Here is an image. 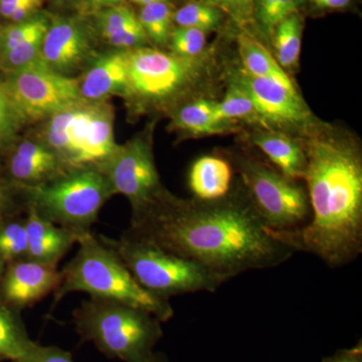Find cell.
I'll list each match as a JSON object with an SVG mask.
<instances>
[{
  "instance_id": "obj_1",
  "label": "cell",
  "mask_w": 362,
  "mask_h": 362,
  "mask_svg": "<svg viewBox=\"0 0 362 362\" xmlns=\"http://www.w3.org/2000/svg\"><path fill=\"white\" fill-rule=\"evenodd\" d=\"M125 233L199 264L225 283L246 272L276 268L295 254L272 237L242 182L214 201H185L163 188L133 209Z\"/></svg>"
},
{
  "instance_id": "obj_2",
  "label": "cell",
  "mask_w": 362,
  "mask_h": 362,
  "mask_svg": "<svg viewBox=\"0 0 362 362\" xmlns=\"http://www.w3.org/2000/svg\"><path fill=\"white\" fill-rule=\"evenodd\" d=\"M304 180L311 216L303 228L275 232L274 239L295 252L314 255L330 268L354 263L362 254V157L349 138H307Z\"/></svg>"
},
{
  "instance_id": "obj_3",
  "label": "cell",
  "mask_w": 362,
  "mask_h": 362,
  "mask_svg": "<svg viewBox=\"0 0 362 362\" xmlns=\"http://www.w3.org/2000/svg\"><path fill=\"white\" fill-rule=\"evenodd\" d=\"M78 250L61 270L62 281L54 294V305L70 293H87L90 297L113 300L142 309L168 322L173 305L142 287L118 254L92 232L81 235Z\"/></svg>"
},
{
  "instance_id": "obj_4",
  "label": "cell",
  "mask_w": 362,
  "mask_h": 362,
  "mask_svg": "<svg viewBox=\"0 0 362 362\" xmlns=\"http://www.w3.org/2000/svg\"><path fill=\"white\" fill-rule=\"evenodd\" d=\"M73 323L81 341L123 362H148L164 335L161 321L149 312L94 297L74 310Z\"/></svg>"
},
{
  "instance_id": "obj_5",
  "label": "cell",
  "mask_w": 362,
  "mask_h": 362,
  "mask_svg": "<svg viewBox=\"0 0 362 362\" xmlns=\"http://www.w3.org/2000/svg\"><path fill=\"white\" fill-rule=\"evenodd\" d=\"M122 259L144 289L169 300L180 295L216 292L223 281L199 264L180 258L125 232L119 239L99 235Z\"/></svg>"
},
{
  "instance_id": "obj_6",
  "label": "cell",
  "mask_w": 362,
  "mask_h": 362,
  "mask_svg": "<svg viewBox=\"0 0 362 362\" xmlns=\"http://www.w3.org/2000/svg\"><path fill=\"white\" fill-rule=\"evenodd\" d=\"M21 187L26 206L80 237L90 233L102 207L115 194L96 168L76 169L44 185Z\"/></svg>"
},
{
  "instance_id": "obj_7",
  "label": "cell",
  "mask_w": 362,
  "mask_h": 362,
  "mask_svg": "<svg viewBox=\"0 0 362 362\" xmlns=\"http://www.w3.org/2000/svg\"><path fill=\"white\" fill-rule=\"evenodd\" d=\"M242 185L267 228L289 232L303 228L311 216L306 188L264 162L235 158Z\"/></svg>"
},
{
  "instance_id": "obj_8",
  "label": "cell",
  "mask_w": 362,
  "mask_h": 362,
  "mask_svg": "<svg viewBox=\"0 0 362 362\" xmlns=\"http://www.w3.org/2000/svg\"><path fill=\"white\" fill-rule=\"evenodd\" d=\"M4 88L23 121L52 117L84 102L78 81L51 70L42 59L11 73Z\"/></svg>"
},
{
  "instance_id": "obj_9",
  "label": "cell",
  "mask_w": 362,
  "mask_h": 362,
  "mask_svg": "<svg viewBox=\"0 0 362 362\" xmlns=\"http://www.w3.org/2000/svg\"><path fill=\"white\" fill-rule=\"evenodd\" d=\"M199 58H182L148 47L129 49V94L147 102L175 96L201 77L204 63Z\"/></svg>"
},
{
  "instance_id": "obj_10",
  "label": "cell",
  "mask_w": 362,
  "mask_h": 362,
  "mask_svg": "<svg viewBox=\"0 0 362 362\" xmlns=\"http://www.w3.org/2000/svg\"><path fill=\"white\" fill-rule=\"evenodd\" d=\"M97 169L106 176L114 194L129 199L132 211L148 204L163 189L151 144L144 138L117 147Z\"/></svg>"
},
{
  "instance_id": "obj_11",
  "label": "cell",
  "mask_w": 362,
  "mask_h": 362,
  "mask_svg": "<svg viewBox=\"0 0 362 362\" xmlns=\"http://www.w3.org/2000/svg\"><path fill=\"white\" fill-rule=\"evenodd\" d=\"M61 281L58 266L28 258L11 262L0 279V302L20 312L54 294Z\"/></svg>"
},
{
  "instance_id": "obj_12",
  "label": "cell",
  "mask_w": 362,
  "mask_h": 362,
  "mask_svg": "<svg viewBox=\"0 0 362 362\" xmlns=\"http://www.w3.org/2000/svg\"><path fill=\"white\" fill-rule=\"evenodd\" d=\"M235 80L249 92L262 121L281 126H304L311 122V112L295 88L270 78L252 77L245 71Z\"/></svg>"
},
{
  "instance_id": "obj_13",
  "label": "cell",
  "mask_w": 362,
  "mask_h": 362,
  "mask_svg": "<svg viewBox=\"0 0 362 362\" xmlns=\"http://www.w3.org/2000/svg\"><path fill=\"white\" fill-rule=\"evenodd\" d=\"M90 52L84 26L73 20L54 21L47 28L42 45V59L51 70L61 75L77 71Z\"/></svg>"
},
{
  "instance_id": "obj_14",
  "label": "cell",
  "mask_w": 362,
  "mask_h": 362,
  "mask_svg": "<svg viewBox=\"0 0 362 362\" xmlns=\"http://www.w3.org/2000/svg\"><path fill=\"white\" fill-rule=\"evenodd\" d=\"M8 170L14 181L26 187L44 185L71 171L47 145L28 140L11 154Z\"/></svg>"
},
{
  "instance_id": "obj_15",
  "label": "cell",
  "mask_w": 362,
  "mask_h": 362,
  "mask_svg": "<svg viewBox=\"0 0 362 362\" xmlns=\"http://www.w3.org/2000/svg\"><path fill=\"white\" fill-rule=\"evenodd\" d=\"M25 226L28 259L39 263L58 266L80 239L77 233L42 218L32 206H26Z\"/></svg>"
},
{
  "instance_id": "obj_16",
  "label": "cell",
  "mask_w": 362,
  "mask_h": 362,
  "mask_svg": "<svg viewBox=\"0 0 362 362\" xmlns=\"http://www.w3.org/2000/svg\"><path fill=\"white\" fill-rule=\"evenodd\" d=\"M84 101H101L114 94H129L127 51L98 59L78 83Z\"/></svg>"
},
{
  "instance_id": "obj_17",
  "label": "cell",
  "mask_w": 362,
  "mask_h": 362,
  "mask_svg": "<svg viewBox=\"0 0 362 362\" xmlns=\"http://www.w3.org/2000/svg\"><path fill=\"white\" fill-rule=\"evenodd\" d=\"M90 113L86 127L78 168H98L115 152L114 111L110 105H90Z\"/></svg>"
},
{
  "instance_id": "obj_18",
  "label": "cell",
  "mask_w": 362,
  "mask_h": 362,
  "mask_svg": "<svg viewBox=\"0 0 362 362\" xmlns=\"http://www.w3.org/2000/svg\"><path fill=\"white\" fill-rule=\"evenodd\" d=\"M258 147L282 175L291 180H304L306 156L302 143L282 133L259 131L251 137Z\"/></svg>"
},
{
  "instance_id": "obj_19",
  "label": "cell",
  "mask_w": 362,
  "mask_h": 362,
  "mask_svg": "<svg viewBox=\"0 0 362 362\" xmlns=\"http://www.w3.org/2000/svg\"><path fill=\"white\" fill-rule=\"evenodd\" d=\"M195 199L214 201L226 197L233 187V166L218 156H206L192 164L188 175Z\"/></svg>"
},
{
  "instance_id": "obj_20",
  "label": "cell",
  "mask_w": 362,
  "mask_h": 362,
  "mask_svg": "<svg viewBox=\"0 0 362 362\" xmlns=\"http://www.w3.org/2000/svg\"><path fill=\"white\" fill-rule=\"evenodd\" d=\"M98 23L104 40L118 49L129 51L143 47L148 40L139 18L126 6L109 7L100 14Z\"/></svg>"
},
{
  "instance_id": "obj_21",
  "label": "cell",
  "mask_w": 362,
  "mask_h": 362,
  "mask_svg": "<svg viewBox=\"0 0 362 362\" xmlns=\"http://www.w3.org/2000/svg\"><path fill=\"white\" fill-rule=\"evenodd\" d=\"M232 123L221 118L218 102L207 99L185 105L173 118L176 128L197 135L220 134L230 130Z\"/></svg>"
},
{
  "instance_id": "obj_22",
  "label": "cell",
  "mask_w": 362,
  "mask_h": 362,
  "mask_svg": "<svg viewBox=\"0 0 362 362\" xmlns=\"http://www.w3.org/2000/svg\"><path fill=\"white\" fill-rule=\"evenodd\" d=\"M238 49L244 71L255 78H270L289 88H295L287 74L279 65L270 52L252 35L240 33Z\"/></svg>"
},
{
  "instance_id": "obj_23",
  "label": "cell",
  "mask_w": 362,
  "mask_h": 362,
  "mask_svg": "<svg viewBox=\"0 0 362 362\" xmlns=\"http://www.w3.org/2000/svg\"><path fill=\"white\" fill-rule=\"evenodd\" d=\"M35 343L28 335L20 312L0 302V361H21Z\"/></svg>"
},
{
  "instance_id": "obj_24",
  "label": "cell",
  "mask_w": 362,
  "mask_h": 362,
  "mask_svg": "<svg viewBox=\"0 0 362 362\" xmlns=\"http://www.w3.org/2000/svg\"><path fill=\"white\" fill-rule=\"evenodd\" d=\"M303 23L299 14L293 13L274 28L276 61L282 68H293L299 61Z\"/></svg>"
},
{
  "instance_id": "obj_25",
  "label": "cell",
  "mask_w": 362,
  "mask_h": 362,
  "mask_svg": "<svg viewBox=\"0 0 362 362\" xmlns=\"http://www.w3.org/2000/svg\"><path fill=\"white\" fill-rule=\"evenodd\" d=\"M173 9L168 1H158L143 6L139 21L147 37L158 45L168 42L173 21Z\"/></svg>"
},
{
  "instance_id": "obj_26",
  "label": "cell",
  "mask_w": 362,
  "mask_h": 362,
  "mask_svg": "<svg viewBox=\"0 0 362 362\" xmlns=\"http://www.w3.org/2000/svg\"><path fill=\"white\" fill-rule=\"evenodd\" d=\"M218 108L221 118L226 121L262 120L249 92L237 80L228 87L223 99L218 102Z\"/></svg>"
},
{
  "instance_id": "obj_27",
  "label": "cell",
  "mask_w": 362,
  "mask_h": 362,
  "mask_svg": "<svg viewBox=\"0 0 362 362\" xmlns=\"http://www.w3.org/2000/svg\"><path fill=\"white\" fill-rule=\"evenodd\" d=\"M28 258V233L25 220H11L0 225V259L4 263Z\"/></svg>"
},
{
  "instance_id": "obj_28",
  "label": "cell",
  "mask_w": 362,
  "mask_h": 362,
  "mask_svg": "<svg viewBox=\"0 0 362 362\" xmlns=\"http://www.w3.org/2000/svg\"><path fill=\"white\" fill-rule=\"evenodd\" d=\"M173 21L178 26L209 32L220 25L221 13L213 4L192 1L175 11Z\"/></svg>"
},
{
  "instance_id": "obj_29",
  "label": "cell",
  "mask_w": 362,
  "mask_h": 362,
  "mask_svg": "<svg viewBox=\"0 0 362 362\" xmlns=\"http://www.w3.org/2000/svg\"><path fill=\"white\" fill-rule=\"evenodd\" d=\"M49 26L45 18L35 16L0 28V54L11 51L35 35L47 33Z\"/></svg>"
},
{
  "instance_id": "obj_30",
  "label": "cell",
  "mask_w": 362,
  "mask_h": 362,
  "mask_svg": "<svg viewBox=\"0 0 362 362\" xmlns=\"http://www.w3.org/2000/svg\"><path fill=\"white\" fill-rule=\"evenodd\" d=\"M45 35H35L11 51L0 54V66L13 73L42 59V45Z\"/></svg>"
},
{
  "instance_id": "obj_31",
  "label": "cell",
  "mask_w": 362,
  "mask_h": 362,
  "mask_svg": "<svg viewBox=\"0 0 362 362\" xmlns=\"http://www.w3.org/2000/svg\"><path fill=\"white\" fill-rule=\"evenodd\" d=\"M304 0H255L254 11L259 23L273 32L286 18L296 13Z\"/></svg>"
},
{
  "instance_id": "obj_32",
  "label": "cell",
  "mask_w": 362,
  "mask_h": 362,
  "mask_svg": "<svg viewBox=\"0 0 362 362\" xmlns=\"http://www.w3.org/2000/svg\"><path fill=\"white\" fill-rule=\"evenodd\" d=\"M173 54L182 58H199L206 44V35L197 28L178 26L169 35Z\"/></svg>"
},
{
  "instance_id": "obj_33",
  "label": "cell",
  "mask_w": 362,
  "mask_h": 362,
  "mask_svg": "<svg viewBox=\"0 0 362 362\" xmlns=\"http://www.w3.org/2000/svg\"><path fill=\"white\" fill-rule=\"evenodd\" d=\"M23 121L4 86H0V145L13 139Z\"/></svg>"
},
{
  "instance_id": "obj_34",
  "label": "cell",
  "mask_w": 362,
  "mask_h": 362,
  "mask_svg": "<svg viewBox=\"0 0 362 362\" xmlns=\"http://www.w3.org/2000/svg\"><path fill=\"white\" fill-rule=\"evenodd\" d=\"M18 362H75L71 352L54 345H40L35 342L33 349Z\"/></svg>"
},
{
  "instance_id": "obj_35",
  "label": "cell",
  "mask_w": 362,
  "mask_h": 362,
  "mask_svg": "<svg viewBox=\"0 0 362 362\" xmlns=\"http://www.w3.org/2000/svg\"><path fill=\"white\" fill-rule=\"evenodd\" d=\"M42 6V0H23L13 4H0V16L14 23L30 18Z\"/></svg>"
},
{
  "instance_id": "obj_36",
  "label": "cell",
  "mask_w": 362,
  "mask_h": 362,
  "mask_svg": "<svg viewBox=\"0 0 362 362\" xmlns=\"http://www.w3.org/2000/svg\"><path fill=\"white\" fill-rule=\"evenodd\" d=\"M255 0H218V4L239 20H247L254 13Z\"/></svg>"
},
{
  "instance_id": "obj_37",
  "label": "cell",
  "mask_w": 362,
  "mask_h": 362,
  "mask_svg": "<svg viewBox=\"0 0 362 362\" xmlns=\"http://www.w3.org/2000/svg\"><path fill=\"white\" fill-rule=\"evenodd\" d=\"M321 362H362L361 340L351 349H339L332 356L324 357Z\"/></svg>"
},
{
  "instance_id": "obj_38",
  "label": "cell",
  "mask_w": 362,
  "mask_h": 362,
  "mask_svg": "<svg viewBox=\"0 0 362 362\" xmlns=\"http://www.w3.org/2000/svg\"><path fill=\"white\" fill-rule=\"evenodd\" d=\"M11 206L6 185L0 180V225L11 220Z\"/></svg>"
},
{
  "instance_id": "obj_39",
  "label": "cell",
  "mask_w": 362,
  "mask_h": 362,
  "mask_svg": "<svg viewBox=\"0 0 362 362\" xmlns=\"http://www.w3.org/2000/svg\"><path fill=\"white\" fill-rule=\"evenodd\" d=\"M317 6L322 8L341 9L349 6L350 0H312Z\"/></svg>"
},
{
  "instance_id": "obj_40",
  "label": "cell",
  "mask_w": 362,
  "mask_h": 362,
  "mask_svg": "<svg viewBox=\"0 0 362 362\" xmlns=\"http://www.w3.org/2000/svg\"><path fill=\"white\" fill-rule=\"evenodd\" d=\"M121 0H92V4L96 7L114 6Z\"/></svg>"
},
{
  "instance_id": "obj_41",
  "label": "cell",
  "mask_w": 362,
  "mask_h": 362,
  "mask_svg": "<svg viewBox=\"0 0 362 362\" xmlns=\"http://www.w3.org/2000/svg\"><path fill=\"white\" fill-rule=\"evenodd\" d=\"M148 362H170L164 352L156 351Z\"/></svg>"
},
{
  "instance_id": "obj_42",
  "label": "cell",
  "mask_w": 362,
  "mask_h": 362,
  "mask_svg": "<svg viewBox=\"0 0 362 362\" xmlns=\"http://www.w3.org/2000/svg\"><path fill=\"white\" fill-rule=\"evenodd\" d=\"M135 4H140V6H147V4H154L158 1H168V0H132Z\"/></svg>"
},
{
  "instance_id": "obj_43",
  "label": "cell",
  "mask_w": 362,
  "mask_h": 362,
  "mask_svg": "<svg viewBox=\"0 0 362 362\" xmlns=\"http://www.w3.org/2000/svg\"><path fill=\"white\" fill-rule=\"evenodd\" d=\"M197 1L206 2V4H213L214 6H220L218 0H197Z\"/></svg>"
},
{
  "instance_id": "obj_44",
  "label": "cell",
  "mask_w": 362,
  "mask_h": 362,
  "mask_svg": "<svg viewBox=\"0 0 362 362\" xmlns=\"http://www.w3.org/2000/svg\"><path fill=\"white\" fill-rule=\"evenodd\" d=\"M21 1H23V0H0V4H13Z\"/></svg>"
},
{
  "instance_id": "obj_45",
  "label": "cell",
  "mask_w": 362,
  "mask_h": 362,
  "mask_svg": "<svg viewBox=\"0 0 362 362\" xmlns=\"http://www.w3.org/2000/svg\"><path fill=\"white\" fill-rule=\"evenodd\" d=\"M4 267H6V263L0 259V279H1L2 273H4Z\"/></svg>"
},
{
  "instance_id": "obj_46",
  "label": "cell",
  "mask_w": 362,
  "mask_h": 362,
  "mask_svg": "<svg viewBox=\"0 0 362 362\" xmlns=\"http://www.w3.org/2000/svg\"><path fill=\"white\" fill-rule=\"evenodd\" d=\"M2 361H0V362H1Z\"/></svg>"
}]
</instances>
